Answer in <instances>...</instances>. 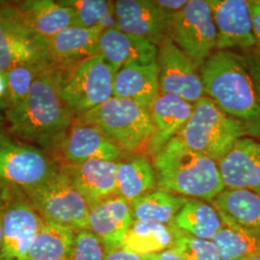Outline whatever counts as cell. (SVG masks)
<instances>
[{
    "label": "cell",
    "instance_id": "25",
    "mask_svg": "<svg viewBox=\"0 0 260 260\" xmlns=\"http://www.w3.org/2000/svg\"><path fill=\"white\" fill-rule=\"evenodd\" d=\"M158 189L153 162L145 155L136 154L121 159L117 170V196L133 202Z\"/></svg>",
    "mask_w": 260,
    "mask_h": 260
},
{
    "label": "cell",
    "instance_id": "12",
    "mask_svg": "<svg viewBox=\"0 0 260 260\" xmlns=\"http://www.w3.org/2000/svg\"><path fill=\"white\" fill-rule=\"evenodd\" d=\"M157 64L160 93L177 95L193 104L206 96L199 67L171 38L158 47Z\"/></svg>",
    "mask_w": 260,
    "mask_h": 260
},
{
    "label": "cell",
    "instance_id": "10",
    "mask_svg": "<svg viewBox=\"0 0 260 260\" xmlns=\"http://www.w3.org/2000/svg\"><path fill=\"white\" fill-rule=\"evenodd\" d=\"M171 39L200 68L217 47V29L208 0H190L173 16Z\"/></svg>",
    "mask_w": 260,
    "mask_h": 260
},
{
    "label": "cell",
    "instance_id": "23",
    "mask_svg": "<svg viewBox=\"0 0 260 260\" xmlns=\"http://www.w3.org/2000/svg\"><path fill=\"white\" fill-rule=\"evenodd\" d=\"M160 93L157 62L121 67L115 74L113 98L128 100L150 111Z\"/></svg>",
    "mask_w": 260,
    "mask_h": 260
},
{
    "label": "cell",
    "instance_id": "22",
    "mask_svg": "<svg viewBox=\"0 0 260 260\" xmlns=\"http://www.w3.org/2000/svg\"><path fill=\"white\" fill-rule=\"evenodd\" d=\"M99 29L72 26L47 40V52L53 65L71 71L85 59L99 53Z\"/></svg>",
    "mask_w": 260,
    "mask_h": 260
},
{
    "label": "cell",
    "instance_id": "27",
    "mask_svg": "<svg viewBox=\"0 0 260 260\" xmlns=\"http://www.w3.org/2000/svg\"><path fill=\"white\" fill-rule=\"evenodd\" d=\"M174 243L173 226L164 223L134 220L124 235L121 247L140 256L171 249Z\"/></svg>",
    "mask_w": 260,
    "mask_h": 260
},
{
    "label": "cell",
    "instance_id": "21",
    "mask_svg": "<svg viewBox=\"0 0 260 260\" xmlns=\"http://www.w3.org/2000/svg\"><path fill=\"white\" fill-rule=\"evenodd\" d=\"M211 204L223 225L260 240V196L248 190L224 189Z\"/></svg>",
    "mask_w": 260,
    "mask_h": 260
},
{
    "label": "cell",
    "instance_id": "30",
    "mask_svg": "<svg viewBox=\"0 0 260 260\" xmlns=\"http://www.w3.org/2000/svg\"><path fill=\"white\" fill-rule=\"evenodd\" d=\"M60 2L74 10L78 26L99 29L102 32L117 28L114 1L62 0Z\"/></svg>",
    "mask_w": 260,
    "mask_h": 260
},
{
    "label": "cell",
    "instance_id": "11",
    "mask_svg": "<svg viewBox=\"0 0 260 260\" xmlns=\"http://www.w3.org/2000/svg\"><path fill=\"white\" fill-rule=\"evenodd\" d=\"M2 253L9 260H24L46 220L22 191L10 189L1 207Z\"/></svg>",
    "mask_w": 260,
    "mask_h": 260
},
{
    "label": "cell",
    "instance_id": "28",
    "mask_svg": "<svg viewBox=\"0 0 260 260\" xmlns=\"http://www.w3.org/2000/svg\"><path fill=\"white\" fill-rule=\"evenodd\" d=\"M76 233L65 225L46 221L24 260H67L73 251Z\"/></svg>",
    "mask_w": 260,
    "mask_h": 260
},
{
    "label": "cell",
    "instance_id": "4",
    "mask_svg": "<svg viewBox=\"0 0 260 260\" xmlns=\"http://www.w3.org/2000/svg\"><path fill=\"white\" fill-rule=\"evenodd\" d=\"M76 118L98 127L124 152L148 149L153 134L150 111L128 100L112 98Z\"/></svg>",
    "mask_w": 260,
    "mask_h": 260
},
{
    "label": "cell",
    "instance_id": "5",
    "mask_svg": "<svg viewBox=\"0 0 260 260\" xmlns=\"http://www.w3.org/2000/svg\"><path fill=\"white\" fill-rule=\"evenodd\" d=\"M246 136L241 122L224 114L207 96L194 103V111L178 135L189 149L217 162Z\"/></svg>",
    "mask_w": 260,
    "mask_h": 260
},
{
    "label": "cell",
    "instance_id": "24",
    "mask_svg": "<svg viewBox=\"0 0 260 260\" xmlns=\"http://www.w3.org/2000/svg\"><path fill=\"white\" fill-rule=\"evenodd\" d=\"M16 5L30 28L46 40L67 28L78 26L74 10L60 1L25 0Z\"/></svg>",
    "mask_w": 260,
    "mask_h": 260
},
{
    "label": "cell",
    "instance_id": "44",
    "mask_svg": "<svg viewBox=\"0 0 260 260\" xmlns=\"http://www.w3.org/2000/svg\"><path fill=\"white\" fill-rule=\"evenodd\" d=\"M246 260H260V256H254V257H251V258H248Z\"/></svg>",
    "mask_w": 260,
    "mask_h": 260
},
{
    "label": "cell",
    "instance_id": "39",
    "mask_svg": "<svg viewBox=\"0 0 260 260\" xmlns=\"http://www.w3.org/2000/svg\"><path fill=\"white\" fill-rule=\"evenodd\" d=\"M9 106L7 103L6 98V85L5 79L2 74H0V128L3 125V123L6 121L5 120V114L8 110Z\"/></svg>",
    "mask_w": 260,
    "mask_h": 260
},
{
    "label": "cell",
    "instance_id": "36",
    "mask_svg": "<svg viewBox=\"0 0 260 260\" xmlns=\"http://www.w3.org/2000/svg\"><path fill=\"white\" fill-rule=\"evenodd\" d=\"M251 26L255 40V48L260 51V0L250 1Z\"/></svg>",
    "mask_w": 260,
    "mask_h": 260
},
{
    "label": "cell",
    "instance_id": "20",
    "mask_svg": "<svg viewBox=\"0 0 260 260\" xmlns=\"http://www.w3.org/2000/svg\"><path fill=\"white\" fill-rule=\"evenodd\" d=\"M133 221L129 203L119 196L90 206L89 231L101 240L105 251L121 247Z\"/></svg>",
    "mask_w": 260,
    "mask_h": 260
},
{
    "label": "cell",
    "instance_id": "2",
    "mask_svg": "<svg viewBox=\"0 0 260 260\" xmlns=\"http://www.w3.org/2000/svg\"><path fill=\"white\" fill-rule=\"evenodd\" d=\"M205 95L218 108L240 121L247 136L260 137V102L244 56L216 50L201 67Z\"/></svg>",
    "mask_w": 260,
    "mask_h": 260
},
{
    "label": "cell",
    "instance_id": "35",
    "mask_svg": "<svg viewBox=\"0 0 260 260\" xmlns=\"http://www.w3.org/2000/svg\"><path fill=\"white\" fill-rule=\"evenodd\" d=\"M248 65L260 102V51L253 48L242 54Z\"/></svg>",
    "mask_w": 260,
    "mask_h": 260
},
{
    "label": "cell",
    "instance_id": "31",
    "mask_svg": "<svg viewBox=\"0 0 260 260\" xmlns=\"http://www.w3.org/2000/svg\"><path fill=\"white\" fill-rule=\"evenodd\" d=\"M211 241L221 260H246L260 256L259 239L228 226H223Z\"/></svg>",
    "mask_w": 260,
    "mask_h": 260
},
{
    "label": "cell",
    "instance_id": "15",
    "mask_svg": "<svg viewBox=\"0 0 260 260\" xmlns=\"http://www.w3.org/2000/svg\"><path fill=\"white\" fill-rule=\"evenodd\" d=\"M59 152L65 163H82L90 160L119 162L124 151L98 127L75 117Z\"/></svg>",
    "mask_w": 260,
    "mask_h": 260
},
{
    "label": "cell",
    "instance_id": "9",
    "mask_svg": "<svg viewBox=\"0 0 260 260\" xmlns=\"http://www.w3.org/2000/svg\"><path fill=\"white\" fill-rule=\"evenodd\" d=\"M115 74L101 54L89 57L67 72L62 96L76 116L90 111L113 98Z\"/></svg>",
    "mask_w": 260,
    "mask_h": 260
},
{
    "label": "cell",
    "instance_id": "13",
    "mask_svg": "<svg viewBox=\"0 0 260 260\" xmlns=\"http://www.w3.org/2000/svg\"><path fill=\"white\" fill-rule=\"evenodd\" d=\"M117 28L121 32L143 38L159 47L171 38L173 16L159 8L154 0L114 1Z\"/></svg>",
    "mask_w": 260,
    "mask_h": 260
},
{
    "label": "cell",
    "instance_id": "34",
    "mask_svg": "<svg viewBox=\"0 0 260 260\" xmlns=\"http://www.w3.org/2000/svg\"><path fill=\"white\" fill-rule=\"evenodd\" d=\"M103 243L90 231L76 233L73 251L67 260H104Z\"/></svg>",
    "mask_w": 260,
    "mask_h": 260
},
{
    "label": "cell",
    "instance_id": "32",
    "mask_svg": "<svg viewBox=\"0 0 260 260\" xmlns=\"http://www.w3.org/2000/svg\"><path fill=\"white\" fill-rule=\"evenodd\" d=\"M51 65L53 64H23L2 74L6 85L8 109L16 108L26 101L36 78Z\"/></svg>",
    "mask_w": 260,
    "mask_h": 260
},
{
    "label": "cell",
    "instance_id": "17",
    "mask_svg": "<svg viewBox=\"0 0 260 260\" xmlns=\"http://www.w3.org/2000/svg\"><path fill=\"white\" fill-rule=\"evenodd\" d=\"M117 170L118 162L104 160L61 164V172L89 206L117 196Z\"/></svg>",
    "mask_w": 260,
    "mask_h": 260
},
{
    "label": "cell",
    "instance_id": "8",
    "mask_svg": "<svg viewBox=\"0 0 260 260\" xmlns=\"http://www.w3.org/2000/svg\"><path fill=\"white\" fill-rule=\"evenodd\" d=\"M24 194L47 222L65 225L76 233L89 231L90 206L62 172Z\"/></svg>",
    "mask_w": 260,
    "mask_h": 260
},
{
    "label": "cell",
    "instance_id": "26",
    "mask_svg": "<svg viewBox=\"0 0 260 260\" xmlns=\"http://www.w3.org/2000/svg\"><path fill=\"white\" fill-rule=\"evenodd\" d=\"M172 224L183 233L205 240H212L224 226L212 204L198 199H189Z\"/></svg>",
    "mask_w": 260,
    "mask_h": 260
},
{
    "label": "cell",
    "instance_id": "38",
    "mask_svg": "<svg viewBox=\"0 0 260 260\" xmlns=\"http://www.w3.org/2000/svg\"><path fill=\"white\" fill-rule=\"evenodd\" d=\"M104 260H143L142 256L130 252L121 247L105 251Z\"/></svg>",
    "mask_w": 260,
    "mask_h": 260
},
{
    "label": "cell",
    "instance_id": "29",
    "mask_svg": "<svg viewBox=\"0 0 260 260\" xmlns=\"http://www.w3.org/2000/svg\"><path fill=\"white\" fill-rule=\"evenodd\" d=\"M189 199L156 189L130 203L134 220L171 225Z\"/></svg>",
    "mask_w": 260,
    "mask_h": 260
},
{
    "label": "cell",
    "instance_id": "3",
    "mask_svg": "<svg viewBox=\"0 0 260 260\" xmlns=\"http://www.w3.org/2000/svg\"><path fill=\"white\" fill-rule=\"evenodd\" d=\"M158 189L211 203L223 185L218 162L189 149L178 136L153 157Z\"/></svg>",
    "mask_w": 260,
    "mask_h": 260
},
{
    "label": "cell",
    "instance_id": "1",
    "mask_svg": "<svg viewBox=\"0 0 260 260\" xmlns=\"http://www.w3.org/2000/svg\"><path fill=\"white\" fill-rule=\"evenodd\" d=\"M67 72L54 65L43 71L21 105L8 109L10 133L47 153L59 151L76 115L62 96Z\"/></svg>",
    "mask_w": 260,
    "mask_h": 260
},
{
    "label": "cell",
    "instance_id": "7",
    "mask_svg": "<svg viewBox=\"0 0 260 260\" xmlns=\"http://www.w3.org/2000/svg\"><path fill=\"white\" fill-rule=\"evenodd\" d=\"M23 64H52L47 40L30 28L16 4H1L0 74Z\"/></svg>",
    "mask_w": 260,
    "mask_h": 260
},
{
    "label": "cell",
    "instance_id": "33",
    "mask_svg": "<svg viewBox=\"0 0 260 260\" xmlns=\"http://www.w3.org/2000/svg\"><path fill=\"white\" fill-rule=\"evenodd\" d=\"M174 243L171 249L183 260H221L211 240L197 238L181 232L173 224Z\"/></svg>",
    "mask_w": 260,
    "mask_h": 260
},
{
    "label": "cell",
    "instance_id": "45",
    "mask_svg": "<svg viewBox=\"0 0 260 260\" xmlns=\"http://www.w3.org/2000/svg\"><path fill=\"white\" fill-rule=\"evenodd\" d=\"M259 141H260V137H259Z\"/></svg>",
    "mask_w": 260,
    "mask_h": 260
},
{
    "label": "cell",
    "instance_id": "37",
    "mask_svg": "<svg viewBox=\"0 0 260 260\" xmlns=\"http://www.w3.org/2000/svg\"><path fill=\"white\" fill-rule=\"evenodd\" d=\"M154 3L169 15L174 16L185 7L188 0H154Z\"/></svg>",
    "mask_w": 260,
    "mask_h": 260
},
{
    "label": "cell",
    "instance_id": "41",
    "mask_svg": "<svg viewBox=\"0 0 260 260\" xmlns=\"http://www.w3.org/2000/svg\"><path fill=\"white\" fill-rule=\"evenodd\" d=\"M10 193V188L0 182V207L5 203Z\"/></svg>",
    "mask_w": 260,
    "mask_h": 260
},
{
    "label": "cell",
    "instance_id": "42",
    "mask_svg": "<svg viewBox=\"0 0 260 260\" xmlns=\"http://www.w3.org/2000/svg\"><path fill=\"white\" fill-rule=\"evenodd\" d=\"M2 207V206H1ZM1 207H0V251H2L3 247V229H2V214H1Z\"/></svg>",
    "mask_w": 260,
    "mask_h": 260
},
{
    "label": "cell",
    "instance_id": "19",
    "mask_svg": "<svg viewBox=\"0 0 260 260\" xmlns=\"http://www.w3.org/2000/svg\"><path fill=\"white\" fill-rule=\"evenodd\" d=\"M99 54L117 73L123 66L156 63L158 47L143 38L121 32L116 28L101 34Z\"/></svg>",
    "mask_w": 260,
    "mask_h": 260
},
{
    "label": "cell",
    "instance_id": "6",
    "mask_svg": "<svg viewBox=\"0 0 260 260\" xmlns=\"http://www.w3.org/2000/svg\"><path fill=\"white\" fill-rule=\"evenodd\" d=\"M61 164L43 149L12 139L0 128V182L23 193L51 180Z\"/></svg>",
    "mask_w": 260,
    "mask_h": 260
},
{
    "label": "cell",
    "instance_id": "14",
    "mask_svg": "<svg viewBox=\"0 0 260 260\" xmlns=\"http://www.w3.org/2000/svg\"><path fill=\"white\" fill-rule=\"evenodd\" d=\"M217 29V50L255 48L250 1L208 0Z\"/></svg>",
    "mask_w": 260,
    "mask_h": 260
},
{
    "label": "cell",
    "instance_id": "16",
    "mask_svg": "<svg viewBox=\"0 0 260 260\" xmlns=\"http://www.w3.org/2000/svg\"><path fill=\"white\" fill-rule=\"evenodd\" d=\"M225 189L248 190L260 196V141L249 136L238 140L218 161Z\"/></svg>",
    "mask_w": 260,
    "mask_h": 260
},
{
    "label": "cell",
    "instance_id": "43",
    "mask_svg": "<svg viewBox=\"0 0 260 260\" xmlns=\"http://www.w3.org/2000/svg\"><path fill=\"white\" fill-rule=\"evenodd\" d=\"M0 260H9L3 253H2V251H0Z\"/></svg>",
    "mask_w": 260,
    "mask_h": 260
},
{
    "label": "cell",
    "instance_id": "40",
    "mask_svg": "<svg viewBox=\"0 0 260 260\" xmlns=\"http://www.w3.org/2000/svg\"><path fill=\"white\" fill-rule=\"evenodd\" d=\"M142 258L143 260H183L173 249L144 255Z\"/></svg>",
    "mask_w": 260,
    "mask_h": 260
},
{
    "label": "cell",
    "instance_id": "18",
    "mask_svg": "<svg viewBox=\"0 0 260 260\" xmlns=\"http://www.w3.org/2000/svg\"><path fill=\"white\" fill-rule=\"evenodd\" d=\"M193 111V103L171 93H159L150 109L153 124V134L148 147L150 156H156L171 140L179 135Z\"/></svg>",
    "mask_w": 260,
    "mask_h": 260
}]
</instances>
